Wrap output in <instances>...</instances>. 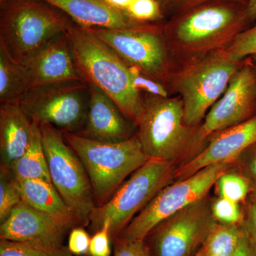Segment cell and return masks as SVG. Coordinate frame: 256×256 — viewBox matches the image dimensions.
I'll return each instance as SVG.
<instances>
[{"label": "cell", "mask_w": 256, "mask_h": 256, "mask_svg": "<svg viewBox=\"0 0 256 256\" xmlns=\"http://www.w3.org/2000/svg\"><path fill=\"white\" fill-rule=\"evenodd\" d=\"M174 162L150 160L124 182L106 204L94 210L89 226L95 234L108 224L112 244L136 216L174 180Z\"/></svg>", "instance_id": "52a82bcc"}, {"label": "cell", "mask_w": 256, "mask_h": 256, "mask_svg": "<svg viewBox=\"0 0 256 256\" xmlns=\"http://www.w3.org/2000/svg\"><path fill=\"white\" fill-rule=\"evenodd\" d=\"M233 164L224 162L210 165L190 178L170 184L134 217L118 238L126 242L144 240L162 220L206 198L218 178Z\"/></svg>", "instance_id": "30bf717a"}, {"label": "cell", "mask_w": 256, "mask_h": 256, "mask_svg": "<svg viewBox=\"0 0 256 256\" xmlns=\"http://www.w3.org/2000/svg\"><path fill=\"white\" fill-rule=\"evenodd\" d=\"M214 218L218 224L224 225H242L244 213L236 202L218 197L212 202Z\"/></svg>", "instance_id": "83f0119b"}, {"label": "cell", "mask_w": 256, "mask_h": 256, "mask_svg": "<svg viewBox=\"0 0 256 256\" xmlns=\"http://www.w3.org/2000/svg\"><path fill=\"white\" fill-rule=\"evenodd\" d=\"M50 181L82 227L90 226L96 208L90 178L63 132L50 124H40Z\"/></svg>", "instance_id": "ba28073f"}, {"label": "cell", "mask_w": 256, "mask_h": 256, "mask_svg": "<svg viewBox=\"0 0 256 256\" xmlns=\"http://www.w3.org/2000/svg\"><path fill=\"white\" fill-rule=\"evenodd\" d=\"M72 20L41 0L0 1V47L18 63L68 32Z\"/></svg>", "instance_id": "3957f363"}, {"label": "cell", "mask_w": 256, "mask_h": 256, "mask_svg": "<svg viewBox=\"0 0 256 256\" xmlns=\"http://www.w3.org/2000/svg\"><path fill=\"white\" fill-rule=\"evenodd\" d=\"M216 224L206 197L162 220L144 240L151 256H196Z\"/></svg>", "instance_id": "8fae6325"}, {"label": "cell", "mask_w": 256, "mask_h": 256, "mask_svg": "<svg viewBox=\"0 0 256 256\" xmlns=\"http://www.w3.org/2000/svg\"><path fill=\"white\" fill-rule=\"evenodd\" d=\"M256 144V114L242 124L214 134L200 154L176 168L174 180L182 181L210 165L234 164L244 152Z\"/></svg>", "instance_id": "5bb4252c"}, {"label": "cell", "mask_w": 256, "mask_h": 256, "mask_svg": "<svg viewBox=\"0 0 256 256\" xmlns=\"http://www.w3.org/2000/svg\"><path fill=\"white\" fill-rule=\"evenodd\" d=\"M247 12L248 18L252 23L256 20V0H248L247 5Z\"/></svg>", "instance_id": "f35d334b"}, {"label": "cell", "mask_w": 256, "mask_h": 256, "mask_svg": "<svg viewBox=\"0 0 256 256\" xmlns=\"http://www.w3.org/2000/svg\"><path fill=\"white\" fill-rule=\"evenodd\" d=\"M230 2L248 5V0H160L164 14H171L172 16L186 11L188 9L198 6V5L212 2Z\"/></svg>", "instance_id": "4dcf8cb0"}, {"label": "cell", "mask_w": 256, "mask_h": 256, "mask_svg": "<svg viewBox=\"0 0 256 256\" xmlns=\"http://www.w3.org/2000/svg\"><path fill=\"white\" fill-rule=\"evenodd\" d=\"M104 1L114 9L126 12L134 0H104Z\"/></svg>", "instance_id": "74e56055"}, {"label": "cell", "mask_w": 256, "mask_h": 256, "mask_svg": "<svg viewBox=\"0 0 256 256\" xmlns=\"http://www.w3.org/2000/svg\"><path fill=\"white\" fill-rule=\"evenodd\" d=\"M60 10L74 23L86 28L126 30L144 24L132 20L124 12L104 0H41Z\"/></svg>", "instance_id": "ac0fdd59"}, {"label": "cell", "mask_w": 256, "mask_h": 256, "mask_svg": "<svg viewBox=\"0 0 256 256\" xmlns=\"http://www.w3.org/2000/svg\"><path fill=\"white\" fill-rule=\"evenodd\" d=\"M256 111V70L252 57H248L196 130L194 149L210 136L252 118Z\"/></svg>", "instance_id": "4fadbf2b"}, {"label": "cell", "mask_w": 256, "mask_h": 256, "mask_svg": "<svg viewBox=\"0 0 256 256\" xmlns=\"http://www.w3.org/2000/svg\"><path fill=\"white\" fill-rule=\"evenodd\" d=\"M232 256H256L244 233L240 244H239L238 248Z\"/></svg>", "instance_id": "8d00e7d4"}, {"label": "cell", "mask_w": 256, "mask_h": 256, "mask_svg": "<svg viewBox=\"0 0 256 256\" xmlns=\"http://www.w3.org/2000/svg\"><path fill=\"white\" fill-rule=\"evenodd\" d=\"M31 92L58 84L84 82L76 68L68 33L47 44L25 60Z\"/></svg>", "instance_id": "9a60e30c"}, {"label": "cell", "mask_w": 256, "mask_h": 256, "mask_svg": "<svg viewBox=\"0 0 256 256\" xmlns=\"http://www.w3.org/2000/svg\"><path fill=\"white\" fill-rule=\"evenodd\" d=\"M30 92L31 80L26 67L0 47V104L20 106Z\"/></svg>", "instance_id": "44dd1931"}, {"label": "cell", "mask_w": 256, "mask_h": 256, "mask_svg": "<svg viewBox=\"0 0 256 256\" xmlns=\"http://www.w3.org/2000/svg\"><path fill=\"white\" fill-rule=\"evenodd\" d=\"M225 50L238 62L256 55V25L240 34Z\"/></svg>", "instance_id": "f546056e"}, {"label": "cell", "mask_w": 256, "mask_h": 256, "mask_svg": "<svg viewBox=\"0 0 256 256\" xmlns=\"http://www.w3.org/2000/svg\"><path fill=\"white\" fill-rule=\"evenodd\" d=\"M70 233L50 217L22 202L0 225V239L60 248Z\"/></svg>", "instance_id": "2e32d148"}, {"label": "cell", "mask_w": 256, "mask_h": 256, "mask_svg": "<svg viewBox=\"0 0 256 256\" xmlns=\"http://www.w3.org/2000/svg\"><path fill=\"white\" fill-rule=\"evenodd\" d=\"M0 256H73V254L66 246L60 248H48L0 239Z\"/></svg>", "instance_id": "484cf974"}, {"label": "cell", "mask_w": 256, "mask_h": 256, "mask_svg": "<svg viewBox=\"0 0 256 256\" xmlns=\"http://www.w3.org/2000/svg\"><path fill=\"white\" fill-rule=\"evenodd\" d=\"M128 66L133 87L140 95L170 97V90L166 86L148 76L136 67Z\"/></svg>", "instance_id": "f1b7e54d"}, {"label": "cell", "mask_w": 256, "mask_h": 256, "mask_svg": "<svg viewBox=\"0 0 256 256\" xmlns=\"http://www.w3.org/2000/svg\"><path fill=\"white\" fill-rule=\"evenodd\" d=\"M136 124V134L150 159L174 162L194 149L196 128L185 124L180 96L142 95V107Z\"/></svg>", "instance_id": "8992f818"}, {"label": "cell", "mask_w": 256, "mask_h": 256, "mask_svg": "<svg viewBox=\"0 0 256 256\" xmlns=\"http://www.w3.org/2000/svg\"><path fill=\"white\" fill-rule=\"evenodd\" d=\"M244 60H233L225 50L181 64L169 85L184 102V122L196 129L220 100Z\"/></svg>", "instance_id": "5b68a950"}, {"label": "cell", "mask_w": 256, "mask_h": 256, "mask_svg": "<svg viewBox=\"0 0 256 256\" xmlns=\"http://www.w3.org/2000/svg\"><path fill=\"white\" fill-rule=\"evenodd\" d=\"M215 185L218 197L238 204L246 200L252 190L248 180L244 174L234 172L224 173Z\"/></svg>", "instance_id": "cb8c5ba5"}, {"label": "cell", "mask_w": 256, "mask_h": 256, "mask_svg": "<svg viewBox=\"0 0 256 256\" xmlns=\"http://www.w3.org/2000/svg\"><path fill=\"white\" fill-rule=\"evenodd\" d=\"M159 2H160V0H159Z\"/></svg>", "instance_id": "7bdbcfd3"}, {"label": "cell", "mask_w": 256, "mask_h": 256, "mask_svg": "<svg viewBox=\"0 0 256 256\" xmlns=\"http://www.w3.org/2000/svg\"><path fill=\"white\" fill-rule=\"evenodd\" d=\"M22 202L18 182L11 170L0 168V224L8 220L15 207Z\"/></svg>", "instance_id": "d4e9b609"}, {"label": "cell", "mask_w": 256, "mask_h": 256, "mask_svg": "<svg viewBox=\"0 0 256 256\" xmlns=\"http://www.w3.org/2000/svg\"><path fill=\"white\" fill-rule=\"evenodd\" d=\"M0 1H1V0H0Z\"/></svg>", "instance_id": "b9f144b4"}, {"label": "cell", "mask_w": 256, "mask_h": 256, "mask_svg": "<svg viewBox=\"0 0 256 256\" xmlns=\"http://www.w3.org/2000/svg\"><path fill=\"white\" fill-rule=\"evenodd\" d=\"M240 226L256 256V200L248 204Z\"/></svg>", "instance_id": "e575fe53"}, {"label": "cell", "mask_w": 256, "mask_h": 256, "mask_svg": "<svg viewBox=\"0 0 256 256\" xmlns=\"http://www.w3.org/2000/svg\"><path fill=\"white\" fill-rule=\"evenodd\" d=\"M126 14L140 23L152 24L164 18L159 0H134Z\"/></svg>", "instance_id": "4316f807"}, {"label": "cell", "mask_w": 256, "mask_h": 256, "mask_svg": "<svg viewBox=\"0 0 256 256\" xmlns=\"http://www.w3.org/2000/svg\"><path fill=\"white\" fill-rule=\"evenodd\" d=\"M89 98V87L85 82H67L30 92L20 106L32 122L78 134L86 122Z\"/></svg>", "instance_id": "7c38bea8"}, {"label": "cell", "mask_w": 256, "mask_h": 256, "mask_svg": "<svg viewBox=\"0 0 256 256\" xmlns=\"http://www.w3.org/2000/svg\"><path fill=\"white\" fill-rule=\"evenodd\" d=\"M66 142L80 158L92 183L96 208L106 204L126 178L150 158L137 134L120 142H102L63 132Z\"/></svg>", "instance_id": "277c9868"}, {"label": "cell", "mask_w": 256, "mask_h": 256, "mask_svg": "<svg viewBox=\"0 0 256 256\" xmlns=\"http://www.w3.org/2000/svg\"><path fill=\"white\" fill-rule=\"evenodd\" d=\"M33 134L28 150L11 168L15 180H38L52 183L40 124L33 122Z\"/></svg>", "instance_id": "7402d4cb"}, {"label": "cell", "mask_w": 256, "mask_h": 256, "mask_svg": "<svg viewBox=\"0 0 256 256\" xmlns=\"http://www.w3.org/2000/svg\"><path fill=\"white\" fill-rule=\"evenodd\" d=\"M92 237L82 226L76 227L68 235V248L73 255L88 256Z\"/></svg>", "instance_id": "d6a6232c"}, {"label": "cell", "mask_w": 256, "mask_h": 256, "mask_svg": "<svg viewBox=\"0 0 256 256\" xmlns=\"http://www.w3.org/2000/svg\"><path fill=\"white\" fill-rule=\"evenodd\" d=\"M250 24L247 5L212 2L172 16L163 32L173 58L183 64L226 50Z\"/></svg>", "instance_id": "6da1fadb"}, {"label": "cell", "mask_w": 256, "mask_h": 256, "mask_svg": "<svg viewBox=\"0 0 256 256\" xmlns=\"http://www.w3.org/2000/svg\"><path fill=\"white\" fill-rule=\"evenodd\" d=\"M67 33L82 82L110 98L122 114L136 124L142 107V95L133 87L128 64L88 28L72 22Z\"/></svg>", "instance_id": "7a4b0ae2"}, {"label": "cell", "mask_w": 256, "mask_h": 256, "mask_svg": "<svg viewBox=\"0 0 256 256\" xmlns=\"http://www.w3.org/2000/svg\"><path fill=\"white\" fill-rule=\"evenodd\" d=\"M33 122L18 105L0 106V168L11 170L28 150Z\"/></svg>", "instance_id": "d6986e66"}, {"label": "cell", "mask_w": 256, "mask_h": 256, "mask_svg": "<svg viewBox=\"0 0 256 256\" xmlns=\"http://www.w3.org/2000/svg\"><path fill=\"white\" fill-rule=\"evenodd\" d=\"M128 65L168 86L176 68L163 26L144 24L126 30L88 28Z\"/></svg>", "instance_id": "9c48e42d"}, {"label": "cell", "mask_w": 256, "mask_h": 256, "mask_svg": "<svg viewBox=\"0 0 256 256\" xmlns=\"http://www.w3.org/2000/svg\"><path fill=\"white\" fill-rule=\"evenodd\" d=\"M235 162H240L244 176L256 190V144L248 149Z\"/></svg>", "instance_id": "d590c367"}, {"label": "cell", "mask_w": 256, "mask_h": 256, "mask_svg": "<svg viewBox=\"0 0 256 256\" xmlns=\"http://www.w3.org/2000/svg\"><path fill=\"white\" fill-rule=\"evenodd\" d=\"M112 245L110 228L108 224H105L92 237L88 256H111Z\"/></svg>", "instance_id": "1f68e13d"}, {"label": "cell", "mask_w": 256, "mask_h": 256, "mask_svg": "<svg viewBox=\"0 0 256 256\" xmlns=\"http://www.w3.org/2000/svg\"><path fill=\"white\" fill-rule=\"evenodd\" d=\"M86 122L79 136L102 142H120L136 136L137 126L122 114L108 96L88 86Z\"/></svg>", "instance_id": "e0dca14e"}, {"label": "cell", "mask_w": 256, "mask_h": 256, "mask_svg": "<svg viewBox=\"0 0 256 256\" xmlns=\"http://www.w3.org/2000/svg\"><path fill=\"white\" fill-rule=\"evenodd\" d=\"M196 256H206V249L204 248V247H202V248L198 252Z\"/></svg>", "instance_id": "ab89813d"}, {"label": "cell", "mask_w": 256, "mask_h": 256, "mask_svg": "<svg viewBox=\"0 0 256 256\" xmlns=\"http://www.w3.org/2000/svg\"><path fill=\"white\" fill-rule=\"evenodd\" d=\"M244 232L240 225L217 223L207 238L204 247L206 256H232L238 248Z\"/></svg>", "instance_id": "603a6c76"}, {"label": "cell", "mask_w": 256, "mask_h": 256, "mask_svg": "<svg viewBox=\"0 0 256 256\" xmlns=\"http://www.w3.org/2000/svg\"><path fill=\"white\" fill-rule=\"evenodd\" d=\"M16 182L24 202L50 217L69 233L74 228L82 226L52 183L38 180Z\"/></svg>", "instance_id": "ffe728a7"}, {"label": "cell", "mask_w": 256, "mask_h": 256, "mask_svg": "<svg viewBox=\"0 0 256 256\" xmlns=\"http://www.w3.org/2000/svg\"><path fill=\"white\" fill-rule=\"evenodd\" d=\"M252 62H254V66H255L256 70V55L252 56Z\"/></svg>", "instance_id": "60d3db41"}, {"label": "cell", "mask_w": 256, "mask_h": 256, "mask_svg": "<svg viewBox=\"0 0 256 256\" xmlns=\"http://www.w3.org/2000/svg\"><path fill=\"white\" fill-rule=\"evenodd\" d=\"M112 246L114 256H151L144 240L126 242L117 238Z\"/></svg>", "instance_id": "836d02e7"}]
</instances>
